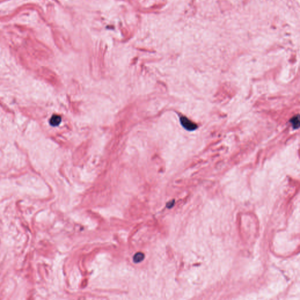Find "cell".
Returning a JSON list of instances; mask_svg holds the SVG:
<instances>
[{"instance_id":"6da1fadb","label":"cell","mask_w":300,"mask_h":300,"mask_svg":"<svg viewBox=\"0 0 300 300\" xmlns=\"http://www.w3.org/2000/svg\"><path fill=\"white\" fill-rule=\"evenodd\" d=\"M180 122L182 126L188 131H193L198 128L196 124L191 121L190 119L185 116H182L180 117Z\"/></svg>"},{"instance_id":"7a4b0ae2","label":"cell","mask_w":300,"mask_h":300,"mask_svg":"<svg viewBox=\"0 0 300 300\" xmlns=\"http://www.w3.org/2000/svg\"><path fill=\"white\" fill-rule=\"evenodd\" d=\"M61 117L59 115H53L50 119L49 123L52 126L56 127L59 126L61 122Z\"/></svg>"},{"instance_id":"3957f363","label":"cell","mask_w":300,"mask_h":300,"mask_svg":"<svg viewBox=\"0 0 300 300\" xmlns=\"http://www.w3.org/2000/svg\"><path fill=\"white\" fill-rule=\"evenodd\" d=\"M290 123L294 129H298L300 127V116L299 114L294 116L290 120Z\"/></svg>"},{"instance_id":"277c9868","label":"cell","mask_w":300,"mask_h":300,"mask_svg":"<svg viewBox=\"0 0 300 300\" xmlns=\"http://www.w3.org/2000/svg\"><path fill=\"white\" fill-rule=\"evenodd\" d=\"M145 255L142 252L136 253L133 256V261L135 263H139L144 260Z\"/></svg>"}]
</instances>
